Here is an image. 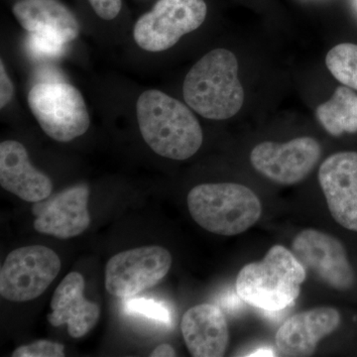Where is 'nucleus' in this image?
Here are the masks:
<instances>
[{"label": "nucleus", "instance_id": "f257e3e1", "mask_svg": "<svg viewBox=\"0 0 357 357\" xmlns=\"http://www.w3.org/2000/svg\"><path fill=\"white\" fill-rule=\"evenodd\" d=\"M136 114L143 139L160 156L182 161L194 156L203 144V130L191 109L163 91L141 93Z\"/></svg>", "mask_w": 357, "mask_h": 357}, {"label": "nucleus", "instance_id": "f03ea898", "mask_svg": "<svg viewBox=\"0 0 357 357\" xmlns=\"http://www.w3.org/2000/svg\"><path fill=\"white\" fill-rule=\"evenodd\" d=\"M183 95L187 105L206 119L234 116L244 102L236 55L227 49L208 52L185 76Z\"/></svg>", "mask_w": 357, "mask_h": 357}, {"label": "nucleus", "instance_id": "7ed1b4c3", "mask_svg": "<svg viewBox=\"0 0 357 357\" xmlns=\"http://www.w3.org/2000/svg\"><path fill=\"white\" fill-rule=\"evenodd\" d=\"M307 271L292 251L274 245L262 260L249 263L239 271L236 293L249 306L278 312L299 297Z\"/></svg>", "mask_w": 357, "mask_h": 357}, {"label": "nucleus", "instance_id": "20e7f679", "mask_svg": "<svg viewBox=\"0 0 357 357\" xmlns=\"http://www.w3.org/2000/svg\"><path fill=\"white\" fill-rule=\"evenodd\" d=\"M187 203L192 220L220 236L243 234L259 220L262 213L257 195L234 183L196 185L188 195Z\"/></svg>", "mask_w": 357, "mask_h": 357}, {"label": "nucleus", "instance_id": "39448f33", "mask_svg": "<svg viewBox=\"0 0 357 357\" xmlns=\"http://www.w3.org/2000/svg\"><path fill=\"white\" fill-rule=\"evenodd\" d=\"M28 105L45 133L58 142H70L88 131L91 119L79 89L72 84L46 82L35 84Z\"/></svg>", "mask_w": 357, "mask_h": 357}, {"label": "nucleus", "instance_id": "423d86ee", "mask_svg": "<svg viewBox=\"0 0 357 357\" xmlns=\"http://www.w3.org/2000/svg\"><path fill=\"white\" fill-rule=\"evenodd\" d=\"M206 13L204 0H158L135 23L134 40L145 51L168 50L184 35L198 29Z\"/></svg>", "mask_w": 357, "mask_h": 357}, {"label": "nucleus", "instance_id": "0eeeda50", "mask_svg": "<svg viewBox=\"0 0 357 357\" xmlns=\"http://www.w3.org/2000/svg\"><path fill=\"white\" fill-rule=\"evenodd\" d=\"M61 259L43 245L25 246L11 251L0 269V294L11 302L36 299L57 278Z\"/></svg>", "mask_w": 357, "mask_h": 357}, {"label": "nucleus", "instance_id": "6e6552de", "mask_svg": "<svg viewBox=\"0 0 357 357\" xmlns=\"http://www.w3.org/2000/svg\"><path fill=\"white\" fill-rule=\"evenodd\" d=\"M172 256L161 246L129 249L110 258L105 267V289L114 297H133L154 287L168 274Z\"/></svg>", "mask_w": 357, "mask_h": 357}, {"label": "nucleus", "instance_id": "1a4fd4ad", "mask_svg": "<svg viewBox=\"0 0 357 357\" xmlns=\"http://www.w3.org/2000/svg\"><path fill=\"white\" fill-rule=\"evenodd\" d=\"M321 147L312 137H299L286 143H260L253 148V168L272 182L295 185L307 177L321 159Z\"/></svg>", "mask_w": 357, "mask_h": 357}, {"label": "nucleus", "instance_id": "9d476101", "mask_svg": "<svg viewBox=\"0 0 357 357\" xmlns=\"http://www.w3.org/2000/svg\"><path fill=\"white\" fill-rule=\"evenodd\" d=\"M291 251L306 271L330 287L345 291L354 286V269L344 245L335 237L317 229L302 230L293 239Z\"/></svg>", "mask_w": 357, "mask_h": 357}, {"label": "nucleus", "instance_id": "9b49d317", "mask_svg": "<svg viewBox=\"0 0 357 357\" xmlns=\"http://www.w3.org/2000/svg\"><path fill=\"white\" fill-rule=\"evenodd\" d=\"M89 188L77 185L34 203V229L60 239L72 238L86 231L91 225L88 210Z\"/></svg>", "mask_w": 357, "mask_h": 357}, {"label": "nucleus", "instance_id": "f8f14e48", "mask_svg": "<svg viewBox=\"0 0 357 357\" xmlns=\"http://www.w3.org/2000/svg\"><path fill=\"white\" fill-rule=\"evenodd\" d=\"M319 182L335 222L357 231V152H338L323 162Z\"/></svg>", "mask_w": 357, "mask_h": 357}, {"label": "nucleus", "instance_id": "ddd939ff", "mask_svg": "<svg viewBox=\"0 0 357 357\" xmlns=\"http://www.w3.org/2000/svg\"><path fill=\"white\" fill-rule=\"evenodd\" d=\"M340 312L331 307H314L294 314L284 321L276 333V356H312L319 340L335 332L340 325Z\"/></svg>", "mask_w": 357, "mask_h": 357}, {"label": "nucleus", "instance_id": "4468645a", "mask_svg": "<svg viewBox=\"0 0 357 357\" xmlns=\"http://www.w3.org/2000/svg\"><path fill=\"white\" fill-rule=\"evenodd\" d=\"M84 279L79 272H70L56 289L51 301L52 326L67 325L69 335L74 338L83 337L95 328L100 316V309L96 303L84 297Z\"/></svg>", "mask_w": 357, "mask_h": 357}, {"label": "nucleus", "instance_id": "2eb2a0df", "mask_svg": "<svg viewBox=\"0 0 357 357\" xmlns=\"http://www.w3.org/2000/svg\"><path fill=\"white\" fill-rule=\"evenodd\" d=\"M0 185L29 203L49 198L53 190L51 178L32 166L24 145L14 140L0 144Z\"/></svg>", "mask_w": 357, "mask_h": 357}, {"label": "nucleus", "instance_id": "dca6fc26", "mask_svg": "<svg viewBox=\"0 0 357 357\" xmlns=\"http://www.w3.org/2000/svg\"><path fill=\"white\" fill-rule=\"evenodd\" d=\"M181 328L192 356H225L229 342V326L220 307L211 304L191 307L183 316Z\"/></svg>", "mask_w": 357, "mask_h": 357}, {"label": "nucleus", "instance_id": "f3484780", "mask_svg": "<svg viewBox=\"0 0 357 357\" xmlns=\"http://www.w3.org/2000/svg\"><path fill=\"white\" fill-rule=\"evenodd\" d=\"M13 13L20 24L31 34L69 43L79 36L76 16L58 0H18Z\"/></svg>", "mask_w": 357, "mask_h": 357}, {"label": "nucleus", "instance_id": "a211bd4d", "mask_svg": "<svg viewBox=\"0 0 357 357\" xmlns=\"http://www.w3.org/2000/svg\"><path fill=\"white\" fill-rule=\"evenodd\" d=\"M316 114L331 135L357 132V93L349 86H338L328 102L319 105Z\"/></svg>", "mask_w": 357, "mask_h": 357}, {"label": "nucleus", "instance_id": "6ab92c4d", "mask_svg": "<svg viewBox=\"0 0 357 357\" xmlns=\"http://www.w3.org/2000/svg\"><path fill=\"white\" fill-rule=\"evenodd\" d=\"M326 65L338 82L357 91V45L342 43L333 47L326 55Z\"/></svg>", "mask_w": 357, "mask_h": 357}, {"label": "nucleus", "instance_id": "aec40b11", "mask_svg": "<svg viewBox=\"0 0 357 357\" xmlns=\"http://www.w3.org/2000/svg\"><path fill=\"white\" fill-rule=\"evenodd\" d=\"M124 311L130 314H141L160 323L170 324L171 314L168 307L163 303L153 299L135 298L128 299L124 302Z\"/></svg>", "mask_w": 357, "mask_h": 357}, {"label": "nucleus", "instance_id": "412c9836", "mask_svg": "<svg viewBox=\"0 0 357 357\" xmlns=\"http://www.w3.org/2000/svg\"><path fill=\"white\" fill-rule=\"evenodd\" d=\"M13 357H63L65 347L50 340H37L33 344L22 345L13 352Z\"/></svg>", "mask_w": 357, "mask_h": 357}, {"label": "nucleus", "instance_id": "4be33fe9", "mask_svg": "<svg viewBox=\"0 0 357 357\" xmlns=\"http://www.w3.org/2000/svg\"><path fill=\"white\" fill-rule=\"evenodd\" d=\"M29 42L30 49L35 54L41 56H48V57L58 56L62 52L63 46L65 45L57 41V40L37 34H31Z\"/></svg>", "mask_w": 357, "mask_h": 357}, {"label": "nucleus", "instance_id": "5701e85b", "mask_svg": "<svg viewBox=\"0 0 357 357\" xmlns=\"http://www.w3.org/2000/svg\"><path fill=\"white\" fill-rule=\"evenodd\" d=\"M91 8L103 20H112L121 10V0H89Z\"/></svg>", "mask_w": 357, "mask_h": 357}, {"label": "nucleus", "instance_id": "b1692460", "mask_svg": "<svg viewBox=\"0 0 357 357\" xmlns=\"http://www.w3.org/2000/svg\"><path fill=\"white\" fill-rule=\"evenodd\" d=\"M13 84L7 74L3 61L0 62V109H4L13 96Z\"/></svg>", "mask_w": 357, "mask_h": 357}, {"label": "nucleus", "instance_id": "393cba45", "mask_svg": "<svg viewBox=\"0 0 357 357\" xmlns=\"http://www.w3.org/2000/svg\"><path fill=\"white\" fill-rule=\"evenodd\" d=\"M175 349L171 347L170 344H160L159 347H157L156 349L152 351V354H150V356L152 357H164V356H176Z\"/></svg>", "mask_w": 357, "mask_h": 357}, {"label": "nucleus", "instance_id": "a878e982", "mask_svg": "<svg viewBox=\"0 0 357 357\" xmlns=\"http://www.w3.org/2000/svg\"><path fill=\"white\" fill-rule=\"evenodd\" d=\"M275 354H272L271 351L267 349H258L252 354H249V356H274Z\"/></svg>", "mask_w": 357, "mask_h": 357}]
</instances>
